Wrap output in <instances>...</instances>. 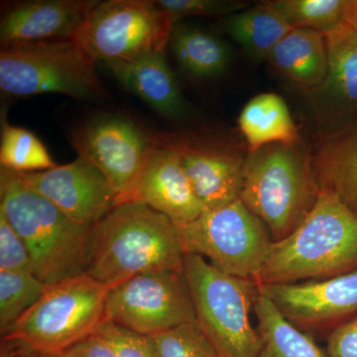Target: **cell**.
<instances>
[{
  "instance_id": "6da1fadb",
  "label": "cell",
  "mask_w": 357,
  "mask_h": 357,
  "mask_svg": "<svg viewBox=\"0 0 357 357\" xmlns=\"http://www.w3.org/2000/svg\"><path fill=\"white\" fill-rule=\"evenodd\" d=\"M185 255L170 218L146 204L129 202L93 225L86 273L112 288L147 272H183Z\"/></svg>"
},
{
  "instance_id": "7a4b0ae2",
  "label": "cell",
  "mask_w": 357,
  "mask_h": 357,
  "mask_svg": "<svg viewBox=\"0 0 357 357\" xmlns=\"http://www.w3.org/2000/svg\"><path fill=\"white\" fill-rule=\"evenodd\" d=\"M357 271V215L321 191L290 236L273 243L253 281L257 286L323 280Z\"/></svg>"
},
{
  "instance_id": "3957f363",
  "label": "cell",
  "mask_w": 357,
  "mask_h": 357,
  "mask_svg": "<svg viewBox=\"0 0 357 357\" xmlns=\"http://www.w3.org/2000/svg\"><path fill=\"white\" fill-rule=\"evenodd\" d=\"M0 213L22 237L34 274L45 285L86 273L93 227L75 222L49 199L26 187L15 173L3 168Z\"/></svg>"
},
{
  "instance_id": "277c9868",
  "label": "cell",
  "mask_w": 357,
  "mask_h": 357,
  "mask_svg": "<svg viewBox=\"0 0 357 357\" xmlns=\"http://www.w3.org/2000/svg\"><path fill=\"white\" fill-rule=\"evenodd\" d=\"M312 155L298 143L248 152L239 199L266 225L274 243L290 236L319 196Z\"/></svg>"
},
{
  "instance_id": "5b68a950",
  "label": "cell",
  "mask_w": 357,
  "mask_h": 357,
  "mask_svg": "<svg viewBox=\"0 0 357 357\" xmlns=\"http://www.w3.org/2000/svg\"><path fill=\"white\" fill-rule=\"evenodd\" d=\"M197 325L220 357H258L261 340L251 325L258 286L223 273L202 256L185 255L183 267Z\"/></svg>"
},
{
  "instance_id": "8992f818",
  "label": "cell",
  "mask_w": 357,
  "mask_h": 357,
  "mask_svg": "<svg viewBox=\"0 0 357 357\" xmlns=\"http://www.w3.org/2000/svg\"><path fill=\"white\" fill-rule=\"evenodd\" d=\"M0 89L15 96L59 93L76 100L109 96L96 74L95 61L73 38L2 46Z\"/></svg>"
},
{
  "instance_id": "52a82bcc",
  "label": "cell",
  "mask_w": 357,
  "mask_h": 357,
  "mask_svg": "<svg viewBox=\"0 0 357 357\" xmlns=\"http://www.w3.org/2000/svg\"><path fill=\"white\" fill-rule=\"evenodd\" d=\"M110 286L84 273L53 285L2 337L22 340L55 356L98 333L105 319Z\"/></svg>"
},
{
  "instance_id": "ba28073f",
  "label": "cell",
  "mask_w": 357,
  "mask_h": 357,
  "mask_svg": "<svg viewBox=\"0 0 357 357\" xmlns=\"http://www.w3.org/2000/svg\"><path fill=\"white\" fill-rule=\"evenodd\" d=\"M174 25L153 0H107L98 1L73 39L109 67L165 51Z\"/></svg>"
},
{
  "instance_id": "9c48e42d",
  "label": "cell",
  "mask_w": 357,
  "mask_h": 357,
  "mask_svg": "<svg viewBox=\"0 0 357 357\" xmlns=\"http://www.w3.org/2000/svg\"><path fill=\"white\" fill-rule=\"evenodd\" d=\"M177 227L185 255L202 256L223 273L239 278L253 280L274 243L266 225L241 199L206 210Z\"/></svg>"
},
{
  "instance_id": "30bf717a",
  "label": "cell",
  "mask_w": 357,
  "mask_h": 357,
  "mask_svg": "<svg viewBox=\"0 0 357 357\" xmlns=\"http://www.w3.org/2000/svg\"><path fill=\"white\" fill-rule=\"evenodd\" d=\"M105 321L146 337L197 323L184 272H147L110 289Z\"/></svg>"
},
{
  "instance_id": "8fae6325",
  "label": "cell",
  "mask_w": 357,
  "mask_h": 357,
  "mask_svg": "<svg viewBox=\"0 0 357 357\" xmlns=\"http://www.w3.org/2000/svg\"><path fill=\"white\" fill-rule=\"evenodd\" d=\"M70 142L79 157L102 171L116 195V206L126 203L154 137L121 114H103L79 126Z\"/></svg>"
},
{
  "instance_id": "7c38bea8",
  "label": "cell",
  "mask_w": 357,
  "mask_h": 357,
  "mask_svg": "<svg viewBox=\"0 0 357 357\" xmlns=\"http://www.w3.org/2000/svg\"><path fill=\"white\" fill-rule=\"evenodd\" d=\"M156 136L177 152L204 211L239 199L248 148L218 136L185 133Z\"/></svg>"
},
{
  "instance_id": "4fadbf2b",
  "label": "cell",
  "mask_w": 357,
  "mask_h": 357,
  "mask_svg": "<svg viewBox=\"0 0 357 357\" xmlns=\"http://www.w3.org/2000/svg\"><path fill=\"white\" fill-rule=\"evenodd\" d=\"M305 333L328 332L357 317V271L323 280L258 286Z\"/></svg>"
},
{
  "instance_id": "5bb4252c",
  "label": "cell",
  "mask_w": 357,
  "mask_h": 357,
  "mask_svg": "<svg viewBox=\"0 0 357 357\" xmlns=\"http://www.w3.org/2000/svg\"><path fill=\"white\" fill-rule=\"evenodd\" d=\"M14 173L26 187L86 227L96 225L116 206V195L107 178L82 157L41 172Z\"/></svg>"
},
{
  "instance_id": "9a60e30c",
  "label": "cell",
  "mask_w": 357,
  "mask_h": 357,
  "mask_svg": "<svg viewBox=\"0 0 357 357\" xmlns=\"http://www.w3.org/2000/svg\"><path fill=\"white\" fill-rule=\"evenodd\" d=\"M129 202L146 204L176 225L191 222L204 211L177 152L157 136L126 203Z\"/></svg>"
},
{
  "instance_id": "2e32d148",
  "label": "cell",
  "mask_w": 357,
  "mask_h": 357,
  "mask_svg": "<svg viewBox=\"0 0 357 357\" xmlns=\"http://www.w3.org/2000/svg\"><path fill=\"white\" fill-rule=\"evenodd\" d=\"M323 34L328 72L324 83L310 95L326 132L357 121V33L344 24Z\"/></svg>"
},
{
  "instance_id": "e0dca14e",
  "label": "cell",
  "mask_w": 357,
  "mask_h": 357,
  "mask_svg": "<svg viewBox=\"0 0 357 357\" xmlns=\"http://www.w3.org/2000/svg\"><path fill=\"white\" fill-rule=\"evenodd\" d=\"M98 0H35L7 9L0 21L2 46L73 38Z\"/></svg>"
},
{
  "instance_id": "ac0fdd59",
  "label": "cell",
  "mask_w": 357,
  "mask_h": 357,
  "mask_svg": "<svg viewBox=\"0 0 357 357\" xmlns=\"http://www.w3.org/2000/svg\"><path fill=\"white\" fill-rule=\"evenodd\" d=\"M115 79L158 114L180 119L185 103L175 75L169 67L165 51L145 54L128 63L109 66Z\"/></svg>"
},
{
  "instance_id": "d6986e66",
  "label": "cell",
  "mask_w": 357,
  "mask_h": 357,
  "mask_svg": "<svg viewBox=\"0 0 357 357\" xmlns=\"http://www.w3.org/2000/svg\"><path fill=\"white\" fill-rule=\"evenodd\" d=\"M312 162L319 191L335 195L357 215V121L326 131Z\"/></svg>"
},
{
  "instance_id": "ffe728a7",
  "label": "cell",
  "mask_w": 357,
  "mask_h": 357,
  "mask_svg": "<svg viewBox=\"0 0 357 357\" xmlns=\"http://www.w3.org/2000/svg\"><path fill=\"white\" fill-rule=\"evenodd\" d=\"M275 69L311 93L321 86L328 72V50L323 33L293 29L267 58Z\"/></svg>"
},
{
  "instance_id": "44dd1931",
  "label": "cell",
  "mask_w": 357,
  "mask_h": 357,
  "mask_svg": "<svg viewBox=\"0 0 357 357\" xmlns=\"http://www.w3.org/2000/svg\"><path fill=\"white\" fill-rule=\"evenodd\" d=\"M238 126L248 152L267 145L301 142L287 105L276 93H260L251 98L239 114Z\"/></svg>"
},
{
  "instance_id": "7402d4cb",
  "label": "cell",
  "mask_w": 357,
  "mask_h": 357,
  "mask_svg": "<svg viewBox=\"0 0 357 357\" xmlns=\"http://www.w3.org/2000/svg\"><path fill=\"white\" fill-rule=\"evenodd\" d=\"M253 311L257 319L256 330L261 340L258 357H328L309 333L294 326L274 303L260 292Z\"/></svg>"
},
{
  "instance_id": "603a6c76",
  "label": "cell",
  "mask_w": 357,
  "mask_h": 357,
  "mask_svg": "<svg viewBox=\"0 0 357 357\" xmlns=\"http://www.w3.org/2000/svg\"><path fill=\"white\" fill-rule=\"evenodd\" d=\"M168 44L181 69L196 79L220 76L229 64L230 52L225 42L195 26L176 23Z\"/></svg>"
},
{
  "instance_id": "cb8c5ba5",
  "label": "cell",
  "mask_w": 357,
  "mask_h": 357,
  "mask_svg": "<svg viewBox=\"0 0 357 357\" xmlns=\"http://www.w3.org/2000/svg\"><path fill=\"white\" fill-rule=\"evenodd\" d=\"M225 32L250 57L264 60L293 28L263 1L230 15L225 21Z\"/></svg>"
},
{
  "instance_id": "d4e9b609",
  "label": "cell",
  "mask_w": 357,
  "mask_h": 357,
  "mask_svg": "<svg viewBox=\"0 0 357 357\" xmlns=\"http://www.w3.org/2000/svg\"><path fill=\"white\" fill-rule=\"evenodd\" d=\"M0 164L16 173H35L58 166L41 140L27 129L4 119L1 124Z\"/></svg>"
},
{
  "instance_id": "484cf974",
  "label": "cell",
  "mask_w": 357,
  "mask_h": 357,
  "mask_svg": "<svg viewBox=\"0 0 357 357\" xmlns=\"http://www.w3.org/2000/svg\"><path fill=\"white\" fill-rule=\"evenodd\" d=\"M266 3L293 29L326 33L347 24L349 0H271Z\"/></svg>"
},
{
  "instance_id": "4316f807",
  "label": "cell",
  "mask_w": 357,
  "mask_h": 357,
  "mask_svg": "<svg viewBox=\"0 0 357 357\" xmlns=\"http://www.w3.org/2000/svg\"><path fill=\"white\" fill-rule=\"evenodd\" d=\"M47 285L36 275L0 270V333L1 337L43 296Z\"/></svg>"
},
{
  "instance_id": "83f0119b",
  "label": "cell",
  "mask_w": 357,
  "mask_h": 357,
  "mask_svg": "<svg viewBox=\"0 0 357 357\" xmlns=\"http://www.w3.org/2000/svg\"><path fill=\"white\" fill-rule=\"evenodd\" d=\"M161 357H220L197 323L151 337Z\"/></svg>"
},
{
  "instance_id": "f1b7e54d",
  "label": "cell",
  "mask_w": 357,
  "mask_h": 357,
  "mask_svg": "<svg viewBox=\"0 0 357 357\" xmlns=\"http://www.w3.org/2000/svg\"><path fill=\"white\" fill-rule=\"evenodd\" d=\"M156 2L170 16L174 24L190 16L229 17L248 7L246 2L237 0H156Z\"/></svg>"
},
{
  "instance_id": "f546056e",
  "label": "cell",
  "mask_w": 357,
  "mask_h": 357,
  "mask_svg": "<svg viewBox=\"0 0 357 357\" xmlns=\"http://www.w3.org/2000/svg\"><path fill=\"white\" fill-rule=\"evenodd\" d=\"M96 333L112 345L117 357H161L153 338L138 335L110 321H103Z\"/></svg>"
},
{
  "instance_id": "4dcf8cb0",
  "label": "cell",
  "mask_w": 357,
  "mask_h": 357,
  "mask_svg": "<svg viewBox=\"0 0 357 357\" xmlns=\"http://www.w3.org/2000/svg\"><path fill=\"white\" fill-rule=\"evenodd\" d=\"M0 270L34 274L31 256L27 245L22 237L1 213H0Z\"/></svg>"
},
{
  "instance_id": "1f68e13d",
  "label": "cell",
  "mask_w": 357,
  "mask_h": 357,
  "mask_svg": "<svg viewBox=\"0 0 357 357\" xmlns=\"http://www.w3.org/2000/svg\"><path fill=\"white\" fill-rule=\"evenodd\" d=\"M328 357H357V317L328 333Z\"/></svg>"
},
{
  "instance_id": "d6a6232c",
  "label": "cell",
  "mask_w": 357,
  "mask_h": 357,
  "mask_svg": "<svg viewBox=\"0 0 357 357\" xmlns=\"http://www.w3.org/2000/svg\"><path fill=\"white\" fill-rule=\"evenodd\" d=\"M52 357H117V354L105 337L96 333Z\"/></svg>"
},
{
  "instance_id": "836d02e7",
  "label": "cell",
  "mask_w": 357,
  "mask_h": 357,
  "mask_svg": "<svg viewBox=\"0 0 357 357\" xmlns=\"http://www.w3.org/2000/svg\"><path fill=\"white\" fill-rule=\"evenodd\" d=\"M0 357H46L22 340L1 337Z\"/></svg>"
},
{
  "instance_id": "e575fe53",
  "label": "cell",
  "mask_w": 357,
  "mask_h": 357,
  "mask_svg": "<svg viewBox=\"0 0 357 357\" xmlns=\"http://www.w3.org/2000/svg\"><path fill=\"white\" fill-rule=\"evenodd\" d=\"M347 24L357 33V0H349Z\"/></svg>"
},
{
  "instance_id": "d590c367",
  "label": "cell",
  "mask_w": 357,
  "mask_h": 357,
  "mask_svg": "<svg viewBox=\"0 0 357 357\" xmlns=\"http://www.w3.org/2000/svg\"><path fill=\"white\" fill-rule=\"evenodd\" d=\"M46 357H50V356H46Z\"/></svg>"
}]
</instances>
